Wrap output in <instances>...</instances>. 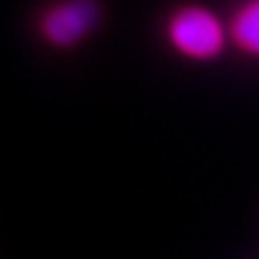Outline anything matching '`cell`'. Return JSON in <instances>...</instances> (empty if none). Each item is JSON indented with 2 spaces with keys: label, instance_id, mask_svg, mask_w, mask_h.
Returning a JSON list of instances; mask_svg holds the SVG:
<instances>
[{
  "label": "cell",
  "instance_id": "obj_3",
  "mask_svg": "<svg viewBox=\"0 0 259 259\" xmlns=\"http://www.w3.org/2000/svg\"><path fill=\"white\" fill-rule=\"evenodd\" d=\"M231 37L242 50L259 56V0H246L231 20Z\"/></svg>",
  "mask_w": 259,
  "mask_h": 259
},
{
  "label": "cell",
  "instance_id": "obj_1",
  "mask_svg": "<svg viewBox=\"0 0 259 259\" xmlns=\"http://www.w3.org/2000/svg\"><path fill=\"white\" fill-rule=\"evenodd\" d=\"M166 37L177 52L194 61L214 59L225 46V28L221 20L197 5L182 7L168 18Z\"/></svg>",
  "mask_w": 259,
  "mask_h": 259
},
{
  "label": "cell",
  "instance_id": "obj_2",
  "mask_svg": "<svg viewBox=\"0 0 259 259\" xmlns=\"http://www.w3.org/2000/svg\"><path fill=\"white\" fill-rule=\"evenodd\" d=\"M100 20V9L93 0H63L48 9L41 18V35L59 48L76 46Z\"/></svg>",
  "mask_w": 259,
  "mask_h": 259
}]
</instances>
